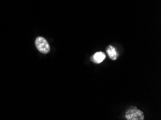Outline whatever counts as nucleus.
Here are the masks:
<instances>
[{
    "instance_id": "20e7f679",
    "label": "nucleus",
    "mask_w": 161,
    "mask_h": 120,
    "mask_svg": "<svg viewBox=\"0 0 161 120\" xmlns=\"http://www.w3.org/2000/svg\"><path fill=\"white\" fill-rule=\"evenodd\" d=\"M107 53L109 56V58L111 59L115 60L118 58V53L116 52V49L114 48L112 45H109L108 48H107Z\"/></svg>"
},
{
    "instance_id": "f03ea898",
    "label": "nucleus",
    "mask_w": 161,
    "mask_h": 120,
    "mask_svg": "<svg viewBox=\"0 0 161 120\" xmlns=\"http://www.w3.org/2000/svg\"><path fill=\"white\" fill-rule=\"evenodd\" d=\"M125 117L128 120H143L145 119L143 112L136 109V107H132L127 110Z\"/></svg>"
},
{
    "instance_id": "7ed1b4c3",
    "label": "nucleus",
    "mask_w": 161,
    "mask_h": 120,
    "mask_svg": "<svg viewBox=\"0 0 161 120\" xmlns=\"http://www.w3.org/2000/svg\"><path fill=\"white\" fill-rule=\"evenodd\" d=\"M106 59V55L103 52H97L92 56V60L95 63H101Z\"/></svg>"
},
{
    "instance_id": "f257e3e1",
    "label": "nucleus",
    "mask_w": 161,
    "mask_h": 120,
    "mask_svg": "<svg viewBox=\"0 0 161 120\" xmlns=\"http://www.w3.org/2000/svg\"><path fill=\"white\" fill-rule=\"evenodd\" d=\"M36 46L38 51L43 54H47L50 52V45L47 40L43 37H38L35 41Z\"/></svg>"
}]
</instances>
